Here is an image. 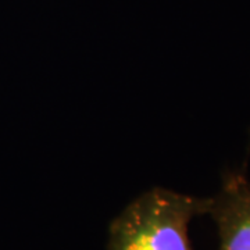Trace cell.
Returning a JSON list of instances; mask_svg holds the SVG:
<instances>
[{"label": "cell", "mask_w": 250, "mask_h": 250, "mask_svg": "<svg viewBox=\"0 0 250 250\" xmlns=\"http://www.w3.org/2000/svg\"><path fill=\"white\" fill-rule=\"evenodd\" d=\"M210 197L154 187L123 208L108 225L107 250H193L189 224L207 215Z\"/></svg>", "instance_id": "1"}, {"label": "cell", "mask_w": 250, "mask_h": 250, "mask_svg": "<svg viewBox=\"0 0 250 250\" xmlns=\"http://www.w3.org/2000/svg\"><path fill=\"white\" fill-rule=\"evenodd\" d=\"M207 215L217 228L218 250H250V179L245 172L224 175L221 189L210 197Z\"/></svg>", "instance_id": "2"}]
</instances>
